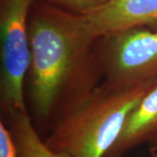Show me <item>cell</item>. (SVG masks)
I'll list each match as a JSON object with an SVG mask.
<instances>
[{"label":"cell","mask_w":157,"mask_h":157,"mask_svg":"<svg viewBox=\"0 0 157 157\" xmlns=\"http://www.w3.org/2000/svg\"><path fill=\"white\" fill-rule=\"evenodd\" d=\"M0 157H18L11 131L2 119L0 121Z\"/></svg>","instance_id":"9"},{"label":"cell","mask_w":157,"mask_h":157,"mask_svg":"<svg viewBox=\"0 0 157 157\" xmlns=\"http://www.w3.org/2000/svg\"><path fill=\"white\" fill-rule=\"evenodd\" d=\"M95 52L105 80L129 84L157 77V28L133 27L101 36Z\"/></svg>","instance_id":"4"},{"label":"cell","mask_w":157,"mask_h":157,"mask_svg":"<svg viewBox=\"0 0 157 157\" xmlns=\"http://www.w3.org/2000/svg\"><path fill=\"white\" fill-rule=\"evenodd\" d=\"M1 114L12 135L18 157H73L47 146L39 136L28 110L11 109Z\"/></svg>","instance_id":"7"},{"label":"cell","mask_w":157,"mask_h":157,"mask_svg":"<svg viewBox=\"0 0 157 157\" xmlns=\"http://www.w3.org/2000/svg\"><path fill=\"white\" fill-rule=\"evenodd\" d=\"M156 78L121 84L103 79L83 102L51 129L45 143L73 157H105Z\"/></svg>","instance_id":"2"},{"label":"cell","mask_w":157,"mask_h":157,"mask_svg":"<svg viewBox=\"0 0 157 157\" xmlns=\"http://www.w3.org/2000/svg\"><path fill=\"white\" fill-rule=\"evenodd\" d=\"M150 156L149 157H157V149H149Z\"/></svg>","instance_id":"10"},{"label":"cell","mask_w":157,"mask_h":157,"mask_svg":"<svg viewBox=\"0 0 157 157\" xmlns=\"http://www.w3.org/2000/svg\"><path fill=\"white\" fill-rule=\"evenodd\" d=\"M149 149H157V140L149 146Z\"/></svg>","instance_id":"11"},{"label":"cell","mask_w":157,"mask_h":157,"mask_svg":"<svg viewBox=\"0 0 157 157\" xmlns=\"http://www.w3.org/2000/svg\"><path fill=\"white\" fill-rule=\"evenodd\" d=\"M50 5L77 15H85L105 5L109 0H45Z\"/></svg>","instance_id":"8"},{"label":"cell","mask_w":157,"mask_h":157,"mask_svg":"<svg viewBox=\"0 0 157 157\" xmlns=\"http://www.w3.org/2000/svg\"><path fill=\"white\" fill-rule=\"evenodd\" d=\"M29 37V103L35 121L52 129L103 80L98 38L82 15L50 4L31 10Z\"/></svg>","instance_id":"1"},{"label":"cell","mask_w":157,"mask_h":157,"mask_svg":"<svg viewBox=\"0 0 157 157\" xmlns=\"http://www.w3.org/2000/svg\"><path fill=\"white\" fill-rule=\"evenodd\" d=\"M157 140V84L129 113L118 139L105 157H122L136 147Z\"/></svg>","instance_id":"6"},{"label":"cell","mask_w":157,"mask_h":157,"mask_svg":"<svg viewBox=\"0 0 157 157\" xmlns=\"http://www.w3.org/2000/svg\"><path fill=\"white\" fill-rule=\"evenodd\" d=\"M33 0H0V108L26 111L25 80L31 63L29 17Z\"/></svg>","instance_id":"3"},{"label":"cell","mask_w":157,"mask_h":157,"mask_svg":"<svg viewBox=\"0 0 157 157\" xmlns=\"http://www.w3.org/2000/svg\"><path fill=\"white\" fill-rule=\"evenodd\" d=\"M97 38L133 27L157 25V0H109L82 15Z\"/></svg>","instance_id":"5"}]
</instances>
